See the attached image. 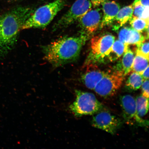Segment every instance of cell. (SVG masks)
I'll use <instances>...</instances> for the list:
<instances>
[{"label":"cell","instance_id":"f1b7e54d","mask_svg":"<svg viewBox=\"0 0 149 149\" xmlns=\"http://www.w3.org/2000/svg\"><path fill=\"white\" fill-rule=\"evenodd\" d=\"M19 1H20V0H8L9 2H16Z\"/></svg>","mask_w":149,"mask_h":149},{"label":"cell","instance_id":"ba28073f","mask_svg":"<svg viewBox=\"0 0 149 149\" xmlns=\"http://www.w3.org/2000/svg\"><path fill=\"white\" fill-rule=\"evenodd\" d=\"M120 100L123 116L127 123L132 124L135 123L141 126L148 125V122L138 116L135 99L133 96L125 95L121 97Z\"/></svg>","mask_w":149,"mask_h":149},{"label":"cell","instance_id":"484cf974","mask_svg":"<svg viewBox=\"0 0 149 149\" xmlns=\"http://www.w3.org/2000/svg\"><path fill=\"white\" fill-rule=\"evenodd\" d=\"M109 0H91L93 7H97Z\"/></svg>","mask_w":149,"mask_h":149},{"label":"cell","instance_id":"ffe728a7","mask_svg":"<svg viewBox=\"0 0 149 149\" xmlns=\"http://www.w3.org/2000/svg\"><path fill=\"white\" fill-rule=\"evenodd\" d=\"M146 37L141 34V32L130 28L127 45H136L137 47L146 40Z\"/></svg>","mask_w":149,"mask_h":149},{"label":"cell","instance_id":"4fadbf2b","mask_svg":"<svg viewBox=\"0 0 149 149\" xmlns=\"http://www.w3.org/2000/svg\"><path fill=\"white\" fill-rule=\"evenodd\" d=\"M134 57L133 52L128 48L123 54L121 64L116 70L120 72L124 76L129 74L132 71Z\"/></svg>","mask_w":149,"mask_h":149},{"label":"cell","instance_id":"cb8c5ba5","mask_svg":"<svg viewBox=\"0 0 149 149\" xmlns=\"http://www.w3.org/2000/svg\"><path fill=\"white\" fill-rule=\"evenodd\" d=\"M141 87L142 95L146 98H149V81L145 79L143 81Z\"/></svg>","mask_w":149,"mask_h":149},{"label":"cell","instance_id":"e0dca14e","mask_svg":"<svg viewBox=\"0 0 149 149\" xmlns=\"http://www.w3.org/2000/svg\"><path fill=\"white\" fill-rule=\"evenodd\" d=\"M149 59L138 51L134 58L132 71L141 75L148 65Z\"/></svg>","mask_w":149,"mask_h":149},{"label":"cell","instance_id":"8fae6325","mask_svg":"<svg viewBox=\"0 0 149 149\" xmlns=\"http://www.w3.org/2000/svg\"><path fill=\"white\" fill-rule=\"evenodd\" d=\"M106 72L100 70L96 65L88 64L85 73L81 76V81L87 88L94 90Z\"/></svg>","mask_w":149,"mask_h":149},{"label":"cell","instance_id":"44dd1931","mask_svg":"<svg viewBox=\"0 0 149 149\" xmlns=\"http://www.w3.org/2000/svg\"><path fill=\"white\" fill-rule=\"evenodd\" d=\"M132 5L133 7L132 17L141 18L145 7L141 5L140 0H135Z\"/></svg>","mask_w":149,"mask_h":149},{"label":"cell","instance_id":"2e32d148","mask_svg":"<svg viewBox=\"0 0 149 149\" xmlns=\"http://www.w3.org/2000/svg\"><path fill=\"white\" fill-rule=\"evenodd\" d=\"M144 80L140 74L133 72L128 78L125 87L129 92L137 91L141 87Z\"/></svg>","mask_w":149,"mask_h":149},{"label":"cell","instance_id":"ac0fdd59","mask_svg":"<svg viewBox=\"0 0 149 149\" xmlns=\"http://www.w3.org/2000/svg\"><path fill=\"white\" fill-rule=\"evenodd\" d=\"M137 114L141 118L144 116L149 109V98L142 95L137 97L135 99Z\"/></svg>","mask_w":149,"mask_h":149},{"label":"cell","instance_id":"9c48e42d","mask_svg":"<svg viewBox=\"0 0 149 149\" xmlns=\"http://www.w3.org/2000/svg\"><path fill=\"white\" fill-rule=\"evenodd\" d=\"M122 124L121 120L116 117L107 111L100 112L93 117V126L114 134Z\"/></svg>","mask_w":149,"mask_h":149},{"label":"cell","instance_id":"4316f807","mask_svg":"<svg viewBox=\"0 0 149 149\" xmlns=\"http://www.w3.org/2000/svg\"><path fill=\"white\" fill-rule=\"evenodd\" d=\"M143 79H149V66H148L146 69H145L144 71L143 72V73L141 74Z\"/></svg>","mask_w":149,"mask_h":149},{"label":"cell","instance_id":"6da1fadb","mask_svg":"<svg viewBox=\"0 0 149 149\" xmlns=\"http://www.w3.org/2000/svg\"><path fill=\"white\" fill-rule=\"evenodd\" d=\"M34 11L31 7L18 6L0 16V59L13 49L22 26Z\"/></svg>","mask_w":149,"mask_h":149},{"label":"cell","instance_id":"7a4b0ae2","mask_svg":"<svg viewBox=\"0 0 149 149\" xmlns=\"http://www.w3.org/2000/svg\"><path fill=\"white\" fill-rule=\"evenodd\" d=\"M86 37H64L52 42L43 48L45 60L55 68H58L77 59Z\"/></svg>","mask_w":149,"mask_h":149},{"label":"cell","instance_id":"5bb4252c","mask_svg":"<svg viewBox=\"0 0 149 149\" xmlns=\"http://www.w3.org/2000/svg\"><path fill=\"white\" fill-rule=\"evenodd\" d=\"M133 7L132 5L120 9L115 20L117 25L115 26V29H118L130 21L133 17Z\"/></svg>","mask_w":149,"mask_h":149},{"label":"cell","instance_id":"d4e9b609","mask_svg":"<svg viewBox=\"0 0 149 149\" xmlns=\"http://www.w3.org/2000/svg\"><path fill=\"white\" fill-rule=\"evenodd\" d=\"M141 18L149 22V6L145 7Z\"/></svg>","mask_w":149,"mask_h":149},{"label":"cell","instance_id":"52a82bcc","mask_svg":"<svg viewBox=\"0 0 149 149\" xmlns=\"http://www.w3.org/2000/svg\"><path fill=\"white\" fill-rule=\"evenodd\" d=\"M115 40V37L111 34L93 37L91 40V60L100 61L107 57Z\"/></svg>","mask_w":149,"mask_h":149},{"label":"cell","instance_id":"8992f818","mask_svg":"<svg viewBox=\"0 0 149 149\" xmlns=\"http://www.w3.org/2000/svg\"><path fill=\"white\" fill-rule=\"evenodd\" d=\"M124 77L120 72L116 70L106 72L94 90L102 97L108 98L113 96L122 86Z\"/></svg>","mask_w":149,"mask_h":149},{"label":"cell","instance_id":"7402d4cb","mask_svg":"<svg viewBox=\"0 0 149 149\" xmlns=\"http://www.w3.org/2000/svg\"><path fill=\"white\" fill-rule=\"evenodd\" d=\"M130 28L127 27L123 28L119 32V40L126 45L127 42L130 35Z\"/></svg>","mask_w":149,"mask_h":149},{"label":"cell","instance_id":"7c38bea8","mask_svg":"<svg viewBox=\"0 0 149 149\" xmlns=\"http://www.w3.org/2000/svg\"><path fill=\"white\" fill-rule=\"evenodd\" d=\"M102 5L103 15L100 25V28H103L110 26L114 22L120 6L114 1H107Z\"/></svg>","mask_w":149,"mask_h":149},{"label":"cell","instance_id":"603a6c76","mask_svg":"<svg viewBox=\"0 0 149 149\" xmlns=\"http://www.w3.org/2000/svg\"><path fill=\"white\" fill-rule=\"evenodd\" d=\"M137 51L149 59V42L145 41L137 46Z\"/></svg>","mask_w":149,"mask_h":149},{"label":"cell","instance_id":"277c9868","mask_svg":"<svg viewBox=\"0 0 149 149\" xmlns=\"http://www.w3.org/2000/svg\"><path fill=\"white\" fill-rule=\"evenodd\" d=\"M76 99L69 107L70 110L78 117L92 115L97 113L102 108V104L92 93L75 91Z\"/></svg>","mask_w":149,"mask_h":149},{"label":"cell","instance_id":"5b68a950","mask_svg":"<svg viewBox=\"0 0 149 149\" xmlns=\"http://www.w3.org/2000/svg\"><path fill=\"white\" fill-rule=\"evenodd\" d=\"M93 7L91 0H76L69 10L54 25L53 31L69 26L86 14Z\"/></svg>","mask_w":149,"mask_h":149},{"label":"cell","instance_id":"30bf717a","mask_svg":"<svg viewBox=\"0 0 149 149\" xmlns=\"http://www.w3.org/2000/svg\"><path fill=\"white\" fill-rule=\"evenodd\" d=\"M102 14L99 8L92 9L78 20L79 25L83 31L82 35L92 34L97 30L101 24Z\"/></svg>","mask_w":149,"mask_h":149},{"label":"cell","instance_id":"d6986e66","mask_svg":"<svg viewBox=\"0 0 149 149\" xmlns=\"http://www.w3.org/2000/svg\"><path fill=\"white\" fill-rule=\"evenodd\" d=\"M129 21L132 29L139 32L141 33L148 30L149 22L142 18L132 17Z\"/></svg>","mask_w":149,"mask_h":149},{"label":"cell","instance_id":"9a60e30c","mask_svg":"<svg viewBox=\"0 0 149 149\" xmlns=\"http://www.w3.org/2000/svg\"><path fill=\"white\" fill-rule=\"evenodd\" d=\"M128 48V45L120 40H117L113 42L107 57L110 61H116L124 54Z\"/></svg>","mask_w":149,"mask_h":149},{"label":"cell","instance_id":"83f0119b","mask_svg":"<svg viewBox=\"0 0 149 149\" xmlns=\"http://www.w3.org/2000/svg\"><path fill=\"white\" fill-rule=\"evenodd\" d=\"M141 3L145 7L149 6V0H140Z\"/></svg>","mask_w":149,"mask_h":149},{"label":"cell","instance_id":"3957f363","mask_svg":"<svg viewBox=\"0 0 149 149\" xmlns=\"http://www.w3.org/2000/svg\"><path fill=\"white\" fill-rule=\"evenodd\" d=\"M65 0H55L33 11L21 29H44L49 25L58 13L64 8Z\"/></svg>","mask_w":149,"mask_h":149}]
</instances>
